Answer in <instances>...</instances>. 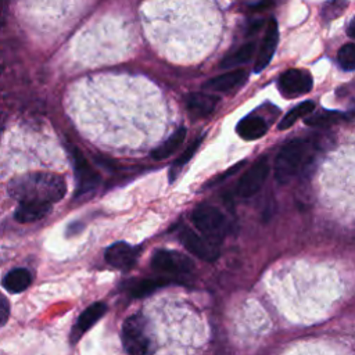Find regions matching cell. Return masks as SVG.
Wrapping results in <instances>:
<instances>
[{
    "label": "cell",
    "mask_w": 355,
    "mask_h": 355,
    "mask_svg": "<svg viewBox=\"0 0 355 355\" xmlns=\"http://www.w3.org/2000/svg\"><path fill=\"white\" fill-rule=\"evenodd\" d=\"M8 193L15 200L57 202L67 193V183L61 175L51 172H32L12 179L8 183Z\"/></svg>",
    "instance_id": "6da1fadb"
},
{
    "label": "cell",
    "mask_w": 355,
    "mask_h": 355,
    "mask_svg": "<svg viewBox=\"0 0 355 355\" xmlns=\"http://www.w3.org/2000/svg\"><path fill=\"white\" fill-rule=\"evenodd\" d=\"M122 344L125 351L132 355H148L155 351L154 334L144 315L135 313L123 322Z\"/></svg>",
    "instance_id": "7a4b0ae2"
},
{
    "label": "cell",
    "mask_w": 355,
    "mask_h": 355,
    "mask_svg": "<svg viewBox=\"0 0 355 355\" xmlns=\"http://www.w3.org/2000/svg\"><path fill=\"white\" fill-rule=\"evenodd\" d=\"M306 151V141L300 139H294L282 147L275 161V178L280 184L287 183L298 172Z\"/></svg>",
    "instance_id": "3957f363"
},
{
    "label": "cell",
    "mask_w": 355,
    "mask_h": 355,
    "mask_svg": "<svg viewBox=\"0 0 355 355\" xmlns=\"http://www.w3.org/2000/svg\"><path fill=\"white\" fill-rule=\"evenodd\" d=\"M194 226L209 240L218 243L226 232V218L212 205H200L194 209L191 216Z\"/></svg>",
    "instance_id": "277c9868"
},
{
    "label": "cell",
    "mask_w": 355,
    "mask_h": 355,
    "mask_svg": "<svg viewBox=\"0 0 355 355\" xmlns=\"http://www.w3.org/2000/svg\"><path fill=\"white\" fill-rule=\"evenodd\" d=\"M151 266L159 273L186 275L193 269V262L187 255L172 250H158L151 258Z\"/></svg>",
    "instance_id": "5b68a950"
},
{
    "label": "cell",
    "mask_w": 355,
    "mask_h": 355,
    "mask_svg": "<svg viewBox=\"0 0 355 355\" xmlns=\"http://www.w3.org/2000/svg\"><path fill=\"white\" fill-rule=\"evenodd\" d=\"M279 90L287 98H294L312 89V76L304 69H287L279 78Z\"/></svg>",
    "instance_id": "8992f818"
},
{
    "label": "cell",
    "mask_w": 355,
    "mask_h": 355,
    "mask_svg": "<svg viewBox=\"0 0 355 355\" xmlns=\"http://www.w3.org/2000/svg\"><path fill=\"white\" fill-rule=\"evenodd\" d=\"M268 172H269L268 159H266V157H261L241 176V179L237 184V193L244 198L251 197L255 193H258L266 180Z\"/></svg>",
    "instance_id": "52a82bcc"
},
{
    "label": "cell",
    "mask_w": 355,
    "mask_h": 355,
    "mask_svg": "<svg viewBox=\"0 0 355 355\" xmlns=\"http://www.w3.org/2000/svg\"><path fill=\"white\" fill-rule=\"evenodd\" d=\"M180 240L189 252H191L193 255L198 257L202 261L212 262L219 257V248L216 243H214L208 237L197 234L191 229H184V232L180 234Z\"/></svg>",
    "instance_id": "ba28073f"
},
{
    "label": "cell",
    "mask_w": 355,
    "mask_h": 355,
    "mask_svg": "<svg viewBox=\"0 0 355 355\" xmlns=\"http://www.w3.org/2000/svg\"><path fill=\"white\" fill-rule=\"evenodd\" d=\"M73 165H75V176H76L75 196L78 197L80 194H86L87 191L93 190L98 184L100 176L78 148H73Z\"/></svg>",
    "instance_id": "9c48e42d"
},
{
    "label": "cell",
    "mask_w": 355,
    "mask_h": 355,
    "mask_svg": "<svg viewBox=\"0 0 355 355\" xmlns=\"http://www.w3.org/2000/svg\"><path fill=\"white\" fill-rule=\"evenodd\" d=\"M139 255V250L128 243L119 241L111 244L105 250V261L116 269H128L135 265Z\"/></svg>",
    "instance_id": "30bf717a"
},
{
    "label": "cell",
    "mask_w": 355,
    "mask_h": 355,
    "mask_svg": "<svg viewBox=\"0 0 355 355\" xmlns=\"http://www.w3.org/2000/svg\"><path fill=\"white\" fill-rule=\"evenodd\" d=\"M277 42H279L277 24L275 19H270L266 26V33L263 36V40H262L259 51H258V57L255 60L254 72H261L270 62V60L275 54Z\"/></svg>",
    "instance_id": "8fae6325"
},
{
    "label": "cell",
    "mask_w": 355,
    "mask_h": 355,
    "mask_svg": "<svg viewBox=\"0 0 355 355\" xmlns=\"http://www.w3.org/2000/svg\"><path fill=\"white\" fill-rule=\"evenodd\" d=\"M219 98L208 93H190L186 96V108L191 118H205L215 110Z\"/></svg>",
    "instance_id": "7c38bea8"
},
{
    "label": "cell",
    "mask_w": 355,
    "mask_h": 355,
    "mask_svg": "<svg viewBox=\"0 0 355 355\" xmlns=\"http://www.w3.org/2000/svg\"><path fill=\"white\" fill-rule=\"evenodd\" d=\"M247 78V72L244 69H234L215 78H211L204 83L205 90L212 92H229L237 86H240Z\"/></svg>",
    "instance_id": "4fadbf2b"
},
{
    "label": "cell",
    "mask_w": 355,
    "mask_h": 355,
    "mask_svg": "<svg viewBox=\"0 0 355 355\" xmlns=\"http://www.w3.org/2000/svg\"><path fill=\"white\" fill-rule=\"evenodd\" d=\"M50 211H51L50 202L21 201L15 209L14 218L21 223H31L44 218Z\"/></svg>",
    "instance_id": "5bb4252c"
},
{
    "label": "cell",
    "mask_w": 355,
    "mask_h": 355,
    "mask_svg": "<svg viewBox=\"0 0 355 355\" xmlns=\"http://www.w3.org/2000/svg\"><path fill=\"white\" fill-rule=\"evenodd\" d=\"M239 136L244 140H255L262 137L266 130H268V125L265 122V119L262 116H258L255 114L248 115L245 118H243L236 128Z\"/></svg>",
    "instance_id": "9a60e30c"
},
{
    "label": "cell",
    "mask_w": 355,
    "mask_h": 355,
    "mask_svg": "<svg viewBox=\"0 0 355 355\" xmlns=\"http://www.w3.org/2000/svg\"><path fill=\"white\" fill-rule=\"evenodd\" d=\"M107 311V305L104 302H94L90 306H87L79 316L76 327L73 329V333L78 336L87 331Z\"/></svg>",
    "instance_id": "2e32d148"
},
{
    "label": "cell",
    "mask_w": 355,
    "mask_h": 355,
    "mask_svg": "<svg viewBox=\"0 0 355 355\" xmlns=\"http://www.w3.org/2000/svg\"><path fill=\"white\" fill-rule=\"evenodd\" d=\"M186 139V128H179L175 130L162 144L151 151V157L154 159H165L171 157L184 141Z\"/></svg>",
    "instance_id": "e0dca14e"
},
{
    "label": "cell",
    "mask_w": 355,
    "mask_h": 355,
    "mask_svg": "<svg viewBox=\"0 0 355 355\" xmlns=\"http://www.w3.org/2000/svg\"><path fill=\"white\" fill-rule=\"evenodd\" d=\"M3 287L10 293H21L31 284V273L24 268L10 270L3 277Z\"/></svg>",
    "instance_id": "ac0fdd59"
},
{
    "label": "cell",
    "mask_w": 355,
    "mask_h": 355,
    "mask_svg": "<svg viewBox=\"0 0 355 355\" xmlns=\"http://www.w3.org/2000/svg\"><path fill=\"white\" fill-rule=\"evenodd\" d=\"M315 110V103L311 101V100H306V101H302L301 104H298L297 107H294L291 111H288L284 118L279 122V129L280 130H284V129H288L290 126H293L298 118H302L308 114H312Z\"/></svg>",
    "instance_id": "d6986e66"
},
{
    "label": "cell",
    "mask_w": 355,
    "mask_h": 355,
    "mask_svg": "<svg viewBox=\"0 0 355 355\" xmlns=\"http://www.w3.org/2000/svg\"><path fill=\"white\" fill-rule=\"evenodd\" d=\"M255 50V43H247L243 44L237 51L229 54L227 57H225L220 62V68H232V67H237L240 64H244L247 61L251 60L252 54Z\"/></svg>",
    "instance_id": "ffe728a7"
},
{
    "label": "cell",
    "mask_w": 355,
    "mask_h": 355,
    "mask_svg": "<svg viewBox=\"0 0 355 355\" xmlns=\"http://www.w3.org/2000/svg\"><path fill=\"white\" fill-rule=\"evenodd\" d=\"M201 141H202V136L201 137H198L197 140H194L183 153H182V155L178 158V159H175V162L172 164V166H171V173H169V178H171V180H175V178H176V175H178V172L193 158V155L196 154V151L198 150V147H200V144H201Z\"/></svg>",
    "instance_id": "44dd1931"
},
{
    "label": "cell",
    "mask_w": 355,
    "mask_h": 355,
    "mask_svg": "<svg viewBox=\"0 0 355 355\" xmlns=\"http://www.w3.org/2000/svg\"><path fill=\"white\" fill-rule=\"evenodd\" d=\"M166 283H168V280H164V279H144L133 286L132 295L136 298L146 297Z\"/></svg>",
    "instance_id": "7402d4cb"
},
{
    "label": "cell",
    "mask_w": 355,
    "mask_h": 355,
    "mask_svg": "<svg viewBox=\"0 0 355 355\" xmlns=\"http://www.w3.org/2000/svg\"><path fill=\"white\" fill-rule=\"evenodd\" d=\"M348 0H327L320 10V15L324 21H331L338 18L347 8Z\"/></svg>",
    "instance_id": "603a6c76"
},
{
    "label": "cell",
    "mask_w": 355,
    "mask_h": 355,
    "mask_svg": "<svg viewBox=\"0 0 355 355\" xmlns=\"http://www.w3.org/2000/svg\"><path fill=\"white\" fill-rule=\"evenodd\" d=\"M337 61L340 67L345 71L355 69V44L347 43L337 53Z\"/></svg>",
    "instance_id": "cb8c5ba5"
},
{
    "label": "cell",
    "mask_w": 355,
    "mask_h": 355,
    "mask_svg": "<svg viewBox=\"0 0 355 355\" xmlns=\"http://www.w3.org/2000/svg\"><path fill=\"white\" fill-rule=\"evenodd\" d=\"M344 115L340 114V112H331V111H327V112H323V114H315L309 118L305 119V123L306 125H311V126H324V125H329V123H334L337 119H341Z\"/></svg>",
    "instance_id": "d4e9b609"
},
{
    "label": "cell",
    "mask_w": 355,
    "mask_h": 355,
    "mask_svg": "<svg viewBox=\"0 0 355 355\" xmlns=\"http://www.w3.org/2000/svg\"><path fill=\"white\" fill-rule=\"evenodd\" d=\"M243 165H245V161H241V162H239V164L233 165L232 168L226 169L223 173H220V175L215 176L212 180H209V182L205 184V187H211V186H215V184H218V183H220V182L226 180V179H227V178H230L232 175L237 173V172L241 169V166H243Z\"/></svg>",
    "instance_id": "484cf974"
},
{
    "label": "cell",
    "mask_w": 355,
    "mask_h": 355,
    "mask_svg": "<svg viewBox=\"0 0 355 355\" xmlns=\"http://www.w3.org/2000/svg\"><path fill=\"white\" fill-rule=\"evenodd\" d=\"M10 316V302L0 291V327L4 326Z\"/></svg>",
    "instance_id": "4316f807"
},
{
    "label": "cell",
    "mask_w": 355,
    "mask_h": 355,
    "mask_svg": "<svg viewBox=\"0 0 355 355\" xmlns=\"http://www.w3.org/2000/svg\"><path fill=\"white\" fill-rule=\"evenodd\" d=\"M276 1L277 0H258L254 4H251V7L255 8V10H265V8H269V7L275 6Z\"/></svg>",
    "instance_id": "83f0119b"
},
{
    "label": "cell",
    "mask_w": 355,
    "mask_h": 355,
    "mask_svg": "<svg viewBox=\"0 0 355 355\" xmlns=\"http://www.w3.org/2000/svg\"><path fill=\"white\" fill-rule=\"evenodd\" d=\"M347 33H348V36H349V37L355 39V17L349 21L348 28H347Z\"/></svg>",
    "instance_id": "f1b7e54d"
},
{
    "label": "cell",
    "mask_w": 355,
    "mask_h": 355,
    "mask_svg": "<svg viewBox=\"0 0 355 355\" xmlns=\"http://www.w3.org/2000/svg\"><path fill=\"white\" fill-rule=\"evenodd\" d=\"M7 4V0H0V25L4 24V7Z\"/></svg>",
    "instance_id": "f546056e"
},
{
    "label": "cell",
    "mask_w": 355,
    "mask_h": 355,
    "mask_svg": "<svg viewBox=\"0 0 355 355\" xmlns=\"http://www.w3.org/2000/svg\"><path fill=\"white\" fill-rule=\"evenodd\" d=\"M262 24H263V21H257V22H254V24H252V25H251V26H250V32H248V33H250V35H251V33H254V32H257V31H258V29H259V26H261V25H262Z\"/></svg>",
    "instance_id": "4dcf8cb0"
},
{
    "label": "cell",
    "mask_w": 355,
    "mask_h": 355,
    "mask_svg": "<svg viewBox=\"0 0 355 355\" xmlns=\"http://www.w3.org/2000/svg\"><path fill=\"white\" fill-rule=\"evenodd\" d=\"M4 123H6V115L3 112H0V135H1V132L4 129Z\"/></svg>",
    "instance_id": "1f68e13d"
},
{
    "label": "cell",
    "mask_w": 355,
    "mask_h": 355,
    "mask_svg": "<svg viewBox=\"0 0 355 355\" xmlns=\"http://www.w3.org/2000/svg\"><path fill=\"white\" fill-rule=\"evenodd\" d=\"M0 71H1V68H0Z\"/></svg>",
    "instance_id": "d6a6232c"
},
{
    "label": "cell",
    "mask_w": 355,
    "mask_h": 355,
    "mask_svg": "<svg viewBox=\"0 0 355 355\" xmlns=\"http://www.w3.org/2000/svg\"><path fill=\"white\" fill-rule=\"evenodd\" d=\"M7 1H8V0H7Z\"/></svg>",
    "instance_id": "836d02e7"
}]
</instances>
